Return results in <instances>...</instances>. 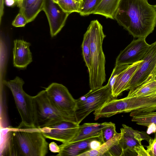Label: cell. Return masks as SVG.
Wrapping results in <instances>:
<instances>
[{"mask_svg":"<svg viewBox=\"0 0 156 156\" xmlns=\"http://www.w3.org/2000/svg\"><path fill=\"white\" fill-rule=\"evenodd\" d=\"M114 19L134 37L146 38L156 26V6L147 0H121Z\"/></svg>","mask_w":156,"mask_h":156,"instance_id":"cell-1","label":"cell"},{"mask_svg":"<svg viewBox=\"0 0 156 156\" xmlns=\"http://www.w3.org/2000/svg\"><path fill=\"white\" fill-rule=\"evenodd\" d=\"M3 156H45L48 144L38 128H7Z\"/></svg>","mask_w":156,"mask_h":156,"instance_id":"cell-2","label":"cell"},{"mask_svg":"<svg viewBox=\"0 0 156 156\" xmlns=\"http://www.w3.org/2000/svg\"><path fill=\"white\" fill-rule=\"evenodd\" d=\"M87 30L89 34L91 58L89 85L91 89H94L102 86L106 80V61L102 49L106 35L102 26L97 20L90 22Z\"/></svg>","mask_w":156,"mask_h":156,"instance_id":"cell-3","label":"cell"},{"mask_svg":"<svg viewBox=\"0 0 156 156\" xmlns=\"http://www.w3.org/2000/svg\"><path fill=\"white\" fill-rule=\"evenodd\" d=\"M3 83L11 91L20 116L21 122L18 127L37 128L36 124L34 96L27 94L23 90V80L18 76L14 79L4 80Z\"/></svg>","mask_w":156,"mask_h":156,"instance_id":"cell-4","label":"cell"},{"mask_svg":"<svg viewBox=\"0 0 156 156\" xmlns=\"http://www.w3.org/2000/svg\"><path fill=\"white\" fill-rule=\"evenodd\" d=\"M114 99L108 83L99 88L90 89L87 93L76 100L75 113L77 123L79 125L91 112Z\"/></svg>","mask_w":156,"mask_h":156,"instance_id":"cell-5","label":"cell"},{"mask_svg":"<svg viewBox=\"0 0 156 156\" xmlns=\"http://www.w3.org/2000/svg\"><path fill=\"white\" fill-rule=\"evenodd\" d=\"M36 124L37 128L45 126L62 120L77 122L76 118L66 115L59 111L52 104L45 90L34 96Z\"/></svg>","mask_w":156,"mask_h":156,"instance_id":"cell-6","label":"cell"},{"mask_svg":"<svg viewBox=\"0 0 156 156\" xmlns=\"http://www.w3.org/2000/svg\"><path fill=\"white\" fill-rule=\"evenodd\" d=\"M156 76V41L151 44L125 90L133 89L153 79Z\"/></svg>","mask_w":156,"mask_h":156,"instance_id":"cell-7","label":"cell"},{"mask_svg":"<svg viewBox=\"0 0 156 156\" xmlns=\"http://www.w3.org/2000/svg\"><path fill=\"white\" fill-rule=\"evenodd\" d=\"M45 90L51 103L56 108L66 115L76 118V99L67 87L61 84L53 83Z\"/></svg>","mask_w":156,"mask_h":156,"instance_id":"cell-8","label":"cell"},{"mask_svg":"<svg viewBox=\"0 0 156 156\" xmlns=\"http://www.w3.org/2000/svg\"><path fill=\"white\" fill-rule=\"evenodd\" d=\"M79 126V125L73 122L62 120L40 129L46 138L65 143L71 140L76 136Z\"/></svg>","mask_w":156,"mask_h":156,"instance_id":"cell-9","label":"cell"},{"mask_svg":"<svg viewBox=\"0 0 156 156\" xmlns=\"http://www.w3.org/2000/svg\"><path fill=\"white\" fill-rule=\"evenodd\" d=\"M145 39L133 40L120 52L116 58L115 66L132 64L142 60L151 46Z\"/></svg>","mask_w":156,"mask_h":156,"instance_id":"cell-10","label":"cell"},{"mask_svg":"<svg viewBox=\"0 0 156 156\" xmlns=\"http://www.w3.org/2000/svg\"><path fill=\"white\" fill-rule=\"evenodd\" d=\"M43 10L47 16L51 36H55L64 26L70 14L64 12L52 0H44Z\"/></svg>","mask_w":156,"mask_h":156,"instance_id":"cell-11","label":"cell"},{"mask_svg":"<svg viewBox=\"0 0 156 156\" xmlns=\"http://www.w3.org/2000/svg\"><path fill=\"white\" fill-rule=\"evenodd\" d=\"M122 126L120 129L121 136L119 141L123 149L122 156L127 155L128 154H135L134 148L142 145V140H145L148 142L151 138L146 132L135 130L125 124H122Z\"/></svg>","mask_w":156,"mask_h":156,"instance_id":"cell-12","label":"cell"},{"mask_svg":"<svg viewBox=\"0 0 156 156\" xmlns=\"http://www.w3.org/2000/svg\"><path fill=\"white\" fill-rule=\"evenodd\" d=\"M13 43V65L17 68H25L32 62V55L30 49L31 44L21 39H16Z\"/></svg>","mask_w":156,"mask_h":156,"instance_id":"cell-13","label":"cell"},{"mask_svg":"<svg viewBox=\"0 0 156 156\" xmlns=\"http://www.w3.org/2000/svg\"><path fill=\"white\" fill-rule=\"evenodd\" d=\"M142 60L129 66L116 78L112 88V97L115 98L123 91L137 69Z\"/></svg>","mask_w":156,"mask_h":156,"instance_id":"cell-14","label":"cell"},{"mask_svg":"<svg viewBox=\"0 0 156 156\" xmlns=\"http://www.w3.org/2000/svg\"><path fill=\"white\" fill-rule=\"evenodd\" d=\"M112 123H85L80 125L76 136L71 140L65 143H71L91 137L100 136L102 129L109 125Z\"/></svg>","mask_w":156,"mask_h":156,"instance_id":"cell-15","label":"cell"},{"mask_svg":"<svg viewBox=\"0 0 156 156\" xmlns=\"http://www.w3.org/2000/svg\"><path fill=\"white\" fill-rule=\"evenodd\" d=\"M99 137H91L71 143H62L59 146L60 151L56 156H79L80 154L91 150V142Z\"/></svg>","mask_w":156,"mask_h":156,"instance_id":"cell-16","label":"cell"},{"mask_svg":"<svg viewBox=\"0 0 156 156\" xmlns=\"http://www.w3.org/2000/svg\"><path fill=\"white\" fill-rule=\"evenodd\" d=\"M44 0H21L16 5L19 12L26 18L27 23L33 21L43 10Z\"/></svg>","mask_w":156,"mask_h":156,"instance_id":"cell-17","label":"cell"},{"mask_svg":"<svg viewBox=\"0 0 156 156\" xmlns=\"http://www.w3.org/2000/svg\"><path fill=\"white\" fill-rule=\"evenodd\" d=\"M156 94V76L152 80L130 90L126 97L128 98H138Z\"/></svg>","mask_w":156,"mask_h":156,"instance_id":"cell-18","label":"cell"},{"mask_svg":"<svg viewBox=\"0 0 156 156\" xmlns=\"http://www.w3.org/2000/svg\"><path fill=\"white\" fill-rule=\"evenodd\" d=\"M132 117V121L139 125L148 127V134L154 133L156 137V112L140 113Z\"/></svg>","mask_w":156,"mask_h":156,"instance_id":"cell-19","label":"cell"},{"mask_svg":"<svg viewBox=\"0 0 156 156\" xmlns=\"http://www.w3.org/2000/svg\"><path fill=\"white\" fill-rule=\"evenodd\" d=\"M121 0H102L93 14L114 19V16Z\"/></svg>","mask_w":156,"mask_h":156,"instance_id":"cell-20","label":"cell"},{"mask_svg":"<svg viewBox=\"0 0 156 156\" xmlns=\"http://www.w3.org/2000/svg\"><path fill=\"white\" fill-rule=\"evenodd\" d=\"M121 136V133H118L116 132L112 138L102 144L98 149L89 150L79 156H107L108 151L111 147L119 143Z\"/></svg>","mask_w":156,"mask_h":156,"instance_id":"cell-21","label":"cell"},{"mask_svg":"<svg viewBox=\"0 0 156 156\" xmlns=\"http://www.w3.org/2000/svg\"><path fill=\"white\" fill-rule=\"evenodd\" d=\"M102 0H82L79 13L81 16L93 14Z\"/></svg>","mask_w":156,"mask_h":156,"instance_id":"cell-22","label":"cell"},{"mask_svg":"<svg viewBox=\"0 0 156 156\" xmlns=\"http://www.w3.org/2000/svg\"><path fill=\"white\" fill-rule=\"evenodd\" d=\"M81 47L83 60L89 72L91 68V58L89 34L87 30L84 35Z\"/></svg>","mask_w":156,"mask_h":156,"instance_id":"cell-23","label":"cell"},{"mask_svg":"<svg viewBox=\"0 0 156 156\" xmlns=\"http://www.w3.org/2000/svg\"><path fill=\"white\" fill-rule=\"evenodd\" d=\"M58 3L66 12L70 14L73 12H79L80 2L74 0H61Z\"/></svg>","mask_w":156,"mask_h":156,"instance_id":"cell-24","label":"cell"},{"mask_svg":"<svg viewBox=\"0 0 156 156\" xmlns=\"http://www.w3.org/2000/svg\"><path fill=\"white\" fill-rule=\"evenodd\" d=\"M116 132L115 124L112 122L109 125L103 128L101 136L103 143L112 138Z\"/></svg>","mask_w":156,"mask_h":156,"instance_id":"cell-25","label":"cell"},{"mask_svg":"<svg viewBox=\"0 0 156 156\" xmlns=\"http://www.w3.org/2000/svg\"><path fill=\"white\" fill-rule=\"evenodd\" d=\"M129 65L115 66L113 69L107 83L111 89L116 77L121 73L127 68Z\"/></svg>","mask_w":156,"mask_h":156,"instance_id":"cell-26","label":"cell"},{"mask_svg":"<svg viewBox=\"0 0 156 156\" xmlns=\"http://www.w3.org/2000/svg\"><path fill=\"white\" fill-rule=\"evenodd\" d=\"M27 23L25 17L19 12L13 21L12 25L16 27H24Z\"/></svg>","mask_w":156,"mask_h":156,"instance_id":"cell-27","label":"cell"},{"mask_svg":"<svg viewBox=\"0 0 156 156\" xmlns=\"http://www.w3.org/2000/svg\"><path fill=\"white\" fill-rule=\"evenodd\" d=\"M148 142L146 151L148 156H156V137L151 138Z\"/></svg>","mask_w":156,"mask_h":156,"instance_id":"cell-28","label":"cell"},{"mask_svg":"<svg viewBox=\"0 0 156 156\" xmlns=\"http://www.w3.org/2000/svg\"><path fill=\"white\" fill-rule=\"evenodd\" d=\"M122 154L123 149L119 142L111 147L107 156H122Z\"/></svg>","mask_w":156,"mask_h":156,"instance_id":"cell-29","label":"cell"},{"mask_svg":"<svg viewBox=\"0 0 156 156\" xmlns=\"http://www.w3.org/2000/svg\"><path fill=\"white\" fill-rule=\"evenodd\" d=\"M134 151L137 154V156H148L146 150L142 145L136 147L134 149Z\"/></svg>","mask_w":156,"mask_h":156,"instance_id":"cell-30","label":"cell"},{"mask_svg":"<svg viewBox=\"0 0 156 156\" xmlns=\"http://www.w3.org/2000/svg\"><path fill=\"white\" fill-rule=\"evenodd\" d=\"M49 150L53 153H59L60 148L59 146L54 142L50 143L48 145Z\"/></svg>","mask_w":156,"mask_h":156,"instance_id":"cell-31","label":"cell"},{"mask_svg":"<svg viewBox=\"0 0 156 156\" xmlns=\"http://www.w3.org/2000/svg\"><path fill=\"white\" fill-rule=\"evenodd\" d=\"M5 5L9 7H12L16 5L15 0H5Z\"/></svg>","mask_w":156,"mask_h":156,"instance_id":"cell-32","label":"cell"},{"mask_svg":"<svg viewBox=\"0 0 156 156\" xmlns=\"http://www.w3.org/2000/svg\"><path fill=\"white\" fill-rule=\"evenodd\" d=\"M4 0H0V7L1 8H4Z\"/></svg>","mask_w":156,"mask_h":156,"instance_id":"cell-33","label":"cell"},{"mask_svg":"<svg viewBox=\"0 0 156 156\" xmlns=\"http://www.w3.org/2000/svg\"><path fill=\"white\" fill-rule=\"evenodd\" d=\"M55 3H58V2L61 0H52Z\"/></svg>","mask_w":156,"mask_h":156,"instance_id":"cell-34","label":"cell"},{"mask_svg":"<svg viewBox=\"0 0 156 156\" xmlns=\"http://www.w3.org/2000/svg\"><path fill=\"white\" fill-rule=\"evenodd\" d=\"M21 0H15L16 3V4L20 2Z\"/></svg>","mask_w":156,"mask_h":156,"instance_id":"cell-35","label":"cell"},{"mask_svg":"<svg viewBox=\"0 0 156 156\" xmlns=\"http://www.w3.org/2000/svg\"><path fill=\"white\" fill-rule=\"evenodd\" d=\"M74 0L77 1V2H80L81 3L82 1V0Z\"/></svg>","mask_w":156,"mask_h":156,"instance_id":"cell-36","label":"cell"},{"mask_svg":"<svg viewBox=\"0 0 156 156\" xmlns=\"http://www.w3.org/2000/svg\"></svg>","mask_w":156,"mask_h":156,"instance_id":"cell-37","label":"cell"}]
</instances>
